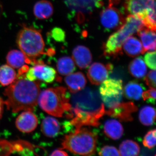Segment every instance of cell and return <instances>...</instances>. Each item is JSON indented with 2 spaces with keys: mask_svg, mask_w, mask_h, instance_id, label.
Wrapping results in <instances>:
<instances>
[{
  "mask_svg": "<svg viewBox=\"0 0 156 156\" xmlns=\"http://www.w3.org/2000/svg\"><path fill=\"white\" fill-rule=\"evenodd\" d=\"M56 68L59 74L67 76L75 70V64L72 58L69 56H64L58 59L56 63Z\"/></svg>",
  "mask_w": 156,
  "mask_h": 156,
  "instance_id": "cell-26",
  "label": "cell"
},
{
  "mask_svg": "<svg viewBox=\"0 0 156 156\" xmlns=\"http://www.w3.org/2000/svg\"><path fill=\"white\" fill-rule=\"evenodd\" d=\"M34 14L35 17L40 20L48 19L53 13V7L52 3L48 0H41L34 5Z\"/></svg>",
  "mask_w": 156,
  "mask_h": 156,
  "instance_id": "cell-20",
  "label": "cell"
},
{
  "mask_svg": "<svg viewBox=\"0 0 156 156\" xmlns=\"http://www.w3.org/2000/svg\"><path fill=\"white\" fill-rule=\"evenodd\" d=\"M38 103L43 111L54 117H62L71 108L69 95L66 88L62 87L48 88L40 92Z\"/></svg>",
  "mask_w": 156,
  "mask_h": 156,
  "instance_id": "cell-5",
  "label": "cell"
},
{
  "mask_svg": "<svg viewBox=\"0 0 156 156\" xmlns=\"http://www.w3.org/2000/svg\"><path fill=\"white\" fill-rule=\"evenodd\" d=\"M16 72L9 65H4L0 67V84L7 87L12 84L17 78Z\"/></svg>",
  "mask_w": 156,
  "mask_h": 156,
  "instance_id": "cell-27",
  "label": "cell"
},
{
  "mask_svg": "<svg viewBox=\"0 0 156 156\" xmlns=\"http://www.w3.org/2000/svg\"><path fill=\"white\" fill-rule=\"evenodd\" d=\"M4 101L0 97V119L2 118L3 114V108H4Z\"/></svg>",
  "mask_w": 156,
  "mask_h": 156,
  "instance_id": "cell-36",
  "label": "cell"
},
{
  "mask_svg": "<svg viewBox=\"0 0 156 156\" xmlns=\"http://www.w3.org/2000/svg\"><path fill=\"white\" fill-rule=\"evenodd\" d=\"M122 49L128 56L134 57L144 53L141 42L135 37L128 38L123 45Z\"/></svg>",
  "mask_w": 156,
  "mask_h": 156,
  "instance_id": "cell-22",
  "label": "cell"
},
{
  "mask_svg": "<svg viewBox=\"0 0 156 156\" xmlns=\"http://www.w3.org/2000/svg\"><path fill=\"white\" fill-rule=\"evenodd\" d=\"M140 151V147L138 144L131 140H124L119 148L120 156H138Z\"/></svg>",
  "mask_w": 156,
  "mask_h": 156,
  "instance_id": "cell-25",
  "label": "cell"
},
{
  "mask_svg": "<svg viewBox=\"0 0 156 156\" xmlns=\"http://www.w3.org/2000/svg\"><path fill=\"white\" fill-rule=\"evenodd\" d=\"M128 70L131 75L137 79L144 77L147 73V67L141 57L134 58L130 62Z\"/></svg>",
  "mask_w": 156,
  "mask_h": 156,
  "instance_id": "cell-23",
  "label": "cell"
},
{
  "mask_svg": "<svg viewBox=\"0 0 156 156\" xmlns=\"http://www.w3.org/2000/svg\"><path fill=\"white\" fill-rule=\"evenodd\" d=\"M155 118V110L152 107L146 105L143 107L140 110L139 121L144 126H148L153 125Z\"/></svg>",
  "mask_w": 156,
  "mask_h": 156,
  "instance_id": "cell-28",
  "label": "cell"
},
{
  "mask_svg": "<svg viewBox=\"0 0 156 156\" xmlns=\"http://www.w3.org/2000/svg\"><path fill=\"white\" fill-rule=\"evenodd\" d=\"M147 65L151 69H156V52L151 51L147 53L144 57Z\"/></svg>",
  "mask_w": 156,
  "mask_h": 156,
  "instance_id": "cell-31",
  "label": "cell"
},
{
  "mask_svg": "<svg viewBox=\"0 0 156 156\" xmlns=\"http://www.w3.org/2000/svg\"><path fill=\"white\" fill-rule=\"evenodd\" d=\"M97 138L95 132L82 127L66 134L62 139V145L75 154L91 156L95 153Z\"/></svg>",
  "mask_w": 156,
  "mask_h": 156,
  "instance_id": "cell-3",
  "label": "cell"
},
{
  "mask_svg": "<svg viewBox=\"0 0 156 156\" xmlns=\"http://www.w3.org/2000/svg\"><path fill=\"white\" fill-rule=\"evenodd\" d=\"M65 82L70 92L73 94L84 89L87 83L85 75L80 72L67 75L65 78Z\"/></svg>",
  "mask_w": 156,
  "mask_h": 156,
  "instance_id": "cell-16",
  "label": "cell"
},
{
  "mask_svg": "<svg viewBox=\"0 0 156 156\" xmlns=\"http://www.w3.org/2000/svg\"><path fill=\"white\" fill-rule=\"evenodd\" d=\"M41 130L45 136L49 137H54L58 135L60 131V124L55 118L48 116L42 121Z\"/></svg>",
  "mask_w": 156,
  "mask_h": 156,
  "instance_id": "cell-18",
  "label": "cell"
},
{
  "mask_svg": "<svg viewBox=\"0 0 156 156\" xmlns=\"http://www.w3.org/2000/svg\"><path fill=\"white\" fill-rule=\"evenodd\" d=\"M23 76H17L16 80L4 92L7 97L4 104L8 109L14 113L34 110L41 92L38 81L29 80Z\"/></svg>",
  "mask_w": 156,
  "mask_h": 156,
  "instance_id": "cell-2",
  "label": "cell"
},
{
  "mask_svg": "<svg viewBox=\"0 0 156 156\" xmlns=\"http://www.w3.org/2000/svg\"><path fill=\"white\" fill-rule=\"evenodd\" d=\"M113 69L111 64L105 65L100 62L92 63L87 72V77L93 85H99L108 78Z\"/></svg>",
  "mask_w": 156,
  "mask_h": 156,
  "instance_id": "cell-12",
  "label": "cell"
},
{
  "mask_svg": "<svg viewBox=\"0 0 156 156\" xmlns=\"http://www.w3.org/2000/svg\"><path fill=\"white\" fill-rule=\"evenodd\" d=\"M99 156H120L119 151L112 146L103 147L99 151Z\"/></svg>",
  "mask_w": 156,
  "mask_h": 156,
  "instance_id": "cell-30",
  "label": "cell"
},
{
  "mask_svg": "<svg viewBox=\"0 0 156 156\" xmlns=\"http://www.w3.org/2000/svg\"><path fill=\"white\" fill-rule=\"evenodd\" d=\"M137 34L141 40L144 53L155 50L156 38L155 31L145 27L140 30Z\"/></svg>",
  "mask_w": 156,
  "mask_h": 156,
  "instance_id": "cell-17",
  "label": "cell"
},
{
  "mask_svg": "<svg viewBox=\"0 0 156 156\" xmlns=\"http://www.w3.org/2000/svg\"><path fill=\"white\" fill-rule=\"evenodd\" d=\"M72 11L79 14H88L103 5L101 0H66Z\"/></svg>",
  "mask_w": 156,
  "mask_h": 156,
  "instance_id": "cell-13",
  "label": "cell"
},
{
  "mask_svg": "<svg viewBox=\"0 0 156 156\" xmlns=\"http://www.w3.org/2000/svg\"><path fill=\"white\" fill-rule=\"evenodd\" d=\"M100 19L104 27L109 29L120 28L125 20L121 12L111 5L102 11Z\"/></svg>",
  "mask_w": 156,
  "mask_h": 156,
  "instance_id": "cell-11",
  "label": "cell"
},
{
  "mask_svg": "<svg viewBox=\"0 0 156 156\" xmlns=\"http://www.w3.org/2000/svg\"><path fill=\"white\" fill-rule=\"evenodd\" d=\"M137 110L133 102H122L109 108L105 113L109 116L117 118L122 122H131L133 120L132 114Z\"/></svg>",
  "mask_w": 156,
  "mask_h": 156,
  "instance_id": "cell-10",
  "label": "cell"
},
{
  "mask_svg": "<svg viewBox=\"0 0 156 156\" xmlns=\"http://www.w3.org/2000/svg\"><path fill=\"white\" fill-rule=\"evenodd\" d=\"M17 43L20 51L36 64L35 58L44 53L45 43L41 33L36 29L23 27L17 34Z\"/></svg>",
  "mask_w": 156,
  "mask_h": 156,
  "instance_id": "cell-6",
  "label": "cell"
},
{
  "mask_svg": "<svg viewBox=\"0 0 156 156\" xmlns=\"http://www.w3.org/2000/svg\"><path fill=\"white\" fill-rule=\"evenodd\" d=\"M37 118L31 111H24L17 117L15 125L17 129L23 133H30L37 126Z\"/></svg>",
  "mask_w": 156,
  "mask_h": 156,
  "instance_id": "cell-14",
  "label": "cell"
},
{
  "mask_svg": "<svg viewBox=\"0 0 156 156\" xmlns=\"http://www.w3.org/2000/svg\"><path fill=\"white\" fill-rule=\"evenodd\" d=\"M143 90L142 86L139 83L136 81H131L126 84L123 93L128 99L138 100L142 96Z\"/></svg>",
  "mask_w": 156,
  "mask_h": 156,
  "instance_id": "cell-24",
  "label": "cell"
},
{
  "mask_svg": "<svg viewBox=\"0 0 156 156\" xmlns=\"http://www.w3.org/2000/svg\"><path fill=\"white\" fill-rule=\"evenodd\" d=\"M104 132L109 138L117 140L122 136L124 129L119 121L112 119L108 120L105 123Z\"/></svg>",
  "mask_w": 156,
  "mask_h": 156,
  "instance_id": "cell-21",
  "label": "cell"
},
{
  "mask_svg": "<svg viewBox=\"0 0 156 156\" xmlns=\"http://www.w3.org/2000/svg\"><path fill=\"white\" fill-rule=\"evenodd\" d=\"M130 15L141 19L145 27L156 31V0H126Z\"/></svg>",
  "mask_w": 156,
  "mask_h": 156,
  "instance_id": "cell-7",
  "label": "cell"
},
{
  "mask_svg": "<svg viewBox=\"0 0 156 156\" xmlns=\"http://www.w3.org/2000/svg\"><path fill=\"white\" fill-rule=\"evenodd\" d=\"M145 27L141 19L129 14L125 19L123 25L117 32L110 36L105 44L103 47L104 55L114 57L122 55L123 45L126 40Z\"/></svg>",
  "mask_w": 156,
  "mask_h": 156,
  "instance_id": "cell-4",
  "label": "cell"
},
{
  "mask_svg": "<svg viewBox=\"0 0 156 156\" xmlns=\"http://www.w3.org/2000/svg\"><path fill=\"white\" fill-rule=\"evenodd\" d=\"M99 92L104 104L108 108L112 107L122 100V81L116 79H106L101 85Z\"/></svg>",
  "mask_w": 156,
  "mask_h": 156,
  "instance_id": "cell-8",
  "label": "cell"
},
{
  "mask_svg": "<svg viewBox=\"0 0 156 156\" xmlns=\"http://www.w3.org/2000/svg\"><path fill=\"white\" fill-rule=\"evenodd\" d=\"M25 76L30 81H41L50 83L56 80V72L53 68L37 62L33 67L29 69Z\"/></svg>",
  "mask_w": 156,
  "mask_h": 156,
  "instance_id": "cell-9",
  "label": "cell"
},
{
  "mask_svg": "<svg viewBox=\"0 0 156 156\" xmlns=\"http://www.w3.org/2000/svg\"><path fill=\"white\" fill-rule=\"evenodd\" d=\"M156 89L150 88L149 89L143 92L142 97L144 101H148L149 102L155 104L156 99Z\"/></svg>",
  "mask_w": 156,
  "mask_h": 156,
  "instance_id": "cell-32",
  "label": "cell"
},
{
  "mask_svg": "<svg viewBox=\"0 0 156 156\" xmlns=\"http://www.w3.org/2000/svg\"><path fill=\"white\" fill-rule=\"evenodd\" d=\"M118 0H110V5H112L113 3L114 2H116V1H118Z\"/></svg>",
  "mask_w": 156,
  "mask_h": 156,
  "instance_id": "cell-38",
  "label": "cell"
},
{
  "mask_svg": "<svg viewBox=\"0 0 156 156\" xmlns=\"http://www.w3.org/2000/svg\"><path fill=\"white\" fill-rule=\"evenodd\" d=\"M73 59L80 69H84L88 67L92 62V53L87 47L79 45L73 50Z\"/></svg>",
  "mask_w": 156,
  "mask_h": 156,
  "instance_id": "cell-15",
  "label": "cell"
},
{
  "mask_svg": "<svg viewBox=\"0 0 156 156\" xmlns=\"http://www.w3.org/2000/svg\"><path fill=\"white\" fill-rule=\"evenodd\" d=\"M50 156H68V155L64 151L58 149L53 151Z\"/></svg>",
  "mask_w": 156,
  "mask_h": 156,
  "instance_id": "cell-35",
  "label": "cell"
},
{
  "mask_svg": "<svg viewBox=\"0 0 156 156\" xmlns=\"http://www.w3.org/2000/svg\"><path fill=\"white\" fill-rule=\"evenodd\" d=\"M156 129L151 130L144 136L143 144L144 146L149 149L154 147L156 144Z\"/></svg>",
  "mask_w": 156,
  "mask_h": 156,
  "instance_id": "cell-29",
  "label": "cell"
},
{
  "mask_svg": "<svg viewBox=\"0 0 156 156\" xmlns=\"http://www.w3.org/2000/svg\"><path fill=\"white\" fill-rule=\"evenodd\" d=\"M70 104L67 116L72 119L70 124L75 129L85 126L98 127L99 120L105 114L104 104L98 92L89 87L74 93Z\"/></svg>",
  "mask_w": 156,
  "mask_h": 156,
  "instance_id": "cell-1",
  "label": "cell"
},
{
  "mask_svg": "<svg viewBox=\"0 0 156 156\" xmlns=\"http://www.w3.org/2000/svg\"><path fill=\"white\" fill-rule=\"evenodd\" d=\"M8 65L13 68H20L25 63H31V61L20 50H12L9 51L6 56Z\"/></svg>",
  "mask_w": 156,
  "mask_h": 156,
  "instance_id": "cell-19",
  "label": "cell"
},
{
  "mask_svg": "<svg viewBox=\"0 0 156 156\" xmlns=\"http://www.w3.org/2000/svg\"><path fill=\"white\" fill-rule=\"evenodd\" d=\"M146 84L151 88H156V71H151L144 78Z\"/></svg>",
  "mask_w": 156,
  "mask_h": 156,
  "instance_id": "cell-33",
  "label": "cell"
},
{
  "mask_svg": "<svg viewBox=\"0 0 156 156\" xmlns=\"http://www.w3.org/2000/svg\"><path fill=\"white\" fill-rule=\"evenodd\" d=\"M52 37L58 42H62L65 38V34L62 29L59 28L53 29L51 31Z\"/></svg>",
  "mask_w": 156,
  "mask_h": 156,
  "instance_id": "cell-34",
  "label": "cell"
},
{
  "mask_svg": "<svg viewBox=\"0 0 156 156\" xmlns=\"http://www.w3.org/2000/svg\"><path fill=\"white\" fill-rule=\"evenodd\" d=\"M3 8L2 4L0 3V18L2 17V14Z\"/></svg>",
  "mask_w": 156,
  "mask_h": 156,
  "instance_id": "cell-37",
  "label": "cell"
}]
</instances>
